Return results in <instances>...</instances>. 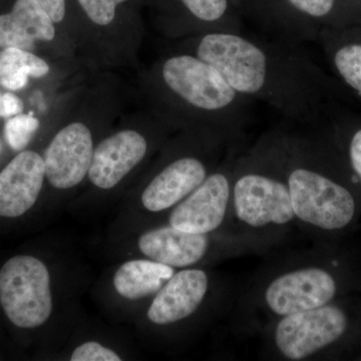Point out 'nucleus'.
<instances>
[{
    "label": "nucleus",
    "mask_w": 361,
    "mask_h": 361,
    "mask_svg": "<svg viewBox=\"0 0 361 361\" xmlns=\"http://www.w3.org/2000/svg\"><path fill=\"white\" fill-rule=\"evenodd\" d=\"M192 18L209 32H241V9L237 0H179Z\"/></svg>",
    "instance_id": "20"
},
{
    "label": "nucleus",
    "mask_w": 361,
    "mask_h": 361,
    "mask_svg": "<svg viewBox=\"0 0 361 361\" xmlns=\"http://www.w3.org/2000/svg\"><path fill=\"white\" fill-rule=\"evenodd\" d=\"M0 305L16 327L33 329L44 325L54 310L47 265L30 255L8 259L0 269Z\"/></svg>",
    "instance_id": "4"
},
{
    "label": "nucleus",
    "mask_w": 361,
    "mask_h": 361,
    "mask_svg": "<svg viewBox=\"0 0 361 361\" xmlns=\"http://www.w3.org/2000/svg\"><path fill=\"white\" fill-rule=\"evenodd\" d=\"M173 275L174 268L151 259L130 260L116 271L114 287L123 298L140 300L158 293Z\"/></svg>",
    "instance_id": "18"
},
{
    "label": "nucleus",
    "mask_w": 361,
    "mask_h": 361,
    "mask_svg": "<svg viewBox=\"0 0 361 361\" xmlns=\"http://www.w3.org/2000/svg\"><path fill=\"white\" fill-rule=\"evenodd\" d=\"M334 133L336 140L341 142L349 178L361 188V118H343L336 122Z\"/></svg>",
    "instance_id": "21"
},
{
    "label": "nucleus",
    "mask_w": 361,
    "mask_h": 361,
    "mask_svg": "<svg viewBox=\"0 0 361 361\" xmlns=\"http://www.w3.org/2000/svg\"><path fill=\"white\" fill-rule=\"evenodd\" d=\"M317 39L334 75L361 99V25L323 30Z\"/></svg>",
    "instance_id": "17"
},
{
    "label": "nucleus",
    "mask_w": 361,
    "mask_h": 361,
    "mask_svg": "<svg viewBox=\"0 0 361 361\" xmlns=\"http://www.w3.org/2000/svg\"><path fill=\"white\" fill-rule=\"evenodd\" d=\"M208 290L204 271L186 269L173 275L158 291L148 310L149 322L167 325L193 314Z\"/></svg>",
    "instance_id": "13"
},
{
    "label": "nucleus",
    "mask_w": 361,
    "mask_h": 361,
    "mask_svg": "<svg viewBox=\"0 0 361 361\" xmlns=\"http://www.w3.org/2000/svg\"><path fill=\"white\" fill-rule=\"evenodd\" d=\"M54 35V20L37 0H16L11 13L0 16V49L32 51L37 42H51Z\"/></svg>",
    "instance_id": "16"
},
{
    "label": "nucleus",
    "mask_w": 361,
    "mask_h": 361,
    "mask_svg": "<svg viewBox=\"0 0 361 361\" xmlns=\"http://www.w3.org/2000/svg\"><path fill=\"white\" fill-rule=\"evenodd\" d=\"M195 56L217 68L238 94L287 118L312 122L329 109V78L295 42L208 32L197 42Z\"/></svg>",
    "instance_id": "1"
},
{
    "label": "nucleus",
    "mask_w": 361,
    "mask_h": 361,
    "mask_svg": "<svg viewBox=\"0 0 361 361\" xmlns=\"http://www.w3.org/2000/svg\"><path fill=\"white\" fill-rule=\"evenodd\" d=\"M361 25V0H279L280 39L299 44L323 30Z\"/></svg>",
    "instance_id": "6"
},
{
    "label": "nucleus",
    "mask_w": 361,
    "mask_h": 361,
    "mask_svg": "<svg viewBox=\"0 0 361 361\" xmlns=\"http://www.w3.org/2000/svg\"><path fill=\"white\" fill-rule=\"evenodd\" d=\"M39 128V122L32 114L11 116L4 126V137L14 151H23L32 141Z\"/></svg>",
    "instance_id": "23"
},
{
    "label": "nucleus",
    "mask_w": 361,
    "mask_h": 361,
    "mask_svg": "<svg viewBox=\"0 0 361 361\" xmlns=\"http://www.w3.org/2000/svg\"><path fill=\"white\" fill-rule=\"evenodd\" d=\"M146 139L135 130H122L106 137L94 149L90 182L103 190L115 188L145 158Z\"/></svg>",
    "instance_id": "12"
},
{
    "label": "nucleus",
    "mask_w": 361,
    "mask_h": 361,
    "mask_svg": "<svg viewBox=\"0 0 361 361\" xmlns=\"http://www.w3.org/2000/svg\"><path fill=\"white\" fill-rule=\"evenodd\" d=\"M0 96H1V94H0Z\"/></svg>",
    "instance_id": "28"
},
{
    "label": "nucleus",
    "mask_w": 361,
    "mask_h": 361,
    "mask_svg": "<svg viewBox=\"0 0 361 361\" xmlns=\"http://www.w3.org/2000/svg\"><path fill=\"white\" fill-rule=\"evenodd\" d=\"M351 327L348 311L337 304L285 315L278 323L275 341L290 360H301L348 336Z\"/></svg>",
    "instance_id": "5"
},
{
    "label": "nucleus",
    "mask_w": 361,
    "mask_h": 361,
    "mask_svg": "<svg viewBox=\"0 0 361 361\" xmlns=\"http://www.w3.org/2000/svg\"><path fill=\"white\" fill-rule=\"evenodd\" d=\"M45 178L44 158L23 151L0 172V217L18 218L39 199Z\"/></svg>",
    "instance_id": "11"
},
{
    "label": "nucleus",
    "mask_w": 361,
    "mask_h": 361,
    "mask_svg": "<svg viewBox=\"0 0 361 361\" xmlns=\"http://www.w3.org/2000/svg\"><path fill=\"white\" fill-rule=\"evenodd\" d=\"M294 214L324 231H341L353 224L357 214L355 192L329 173L296 166L287 176Z\"/></svg>",
    "instance_id": "3"
},
{
    "label": "nucleus",
    "mask_w": 361,
    "mask_h": 361,
    "mask_svg": "<svg viewBox=\"0 0 361 361\" xmlns=\"http://www.w3.org/2000/svg\"><path fill=\"white\" fill-rule=\"evenodd\" d=\"M339 291L338 278L323 268H306L276 278L265 293L277 315H289L331 303Z\"/></svg>",
    "instance_id": "8"
},
{
    "label": "nucleus",
    "mask_w": 361,
    "mask_h": 361,
    "mask_svg": "<svg viewBox=\"0 0 361 361\" xmlns=\"http://www.w3.org/2000/svg\"><path fill=\"white\" fill-rule=\"evenodd\" d=\"M208 243L206 235L182 231L171 225L149 230L137 241L145 256L173 268L189 267L200 261Z\"/></svg>",
    "instance_id": "15"
},
{
    "label": "nucleus",
    "mask_w": 361,
    "mask_h": 361,
    "mask_svg": "<svg viewBox=\"0 0 361 361\" xmlns=\"http://www.w3.org/2000/svg\"><path fill=\"white\" fill-rule=\"evenodd\" d=\"M161 80L176 97L224 132L238 129L251 115V99L238 94L217 68L192 54L166 59Z\"/></svg>",
    "instance_id": "2"
},
{
    "label": "nucleus",
    "mask_w": 361,
    "mask_h": 361,
    "mask_svg": "<svg viewBox=\"0 0 361 361\" xmlns=\"http://www.w3.org/2000/svg\"><path fill=\"white\" fill-rule=\"evenodd\" d=\"M92 23L99 25H110L116 16V7L127 0H78Z\"/></svg>",
    "instance_id": "24"
},
{
    "label": "nucleus",
    "mask_w": 361,
    "mask_h": 361,
    "mask_svg": "<svg viewBox=\"0 0 361 361\" xmlns=\"http://www.w3.org/2000/svg\"><path fill=\"white\" fill-rule=\"evenodd\" d=\"M94 155L92 133L82 123L59 130L44 152L45 177L56 189L78 186L89 173Z\"/></svg>",
    "instance_id": "9"
},
{
    "label": "nucleus",
    "mask_w": 361,
    "mask_h": 361,
    "mask_svg": "<svg viewBox=\"0 0 361 361\" xmlns=\"http://www.w3.org/2000/svg\"><path fill=\"white\" fill-rule=\"evenodd\" d=\"M241 13H246L280 39L279 0H237Z\"/></svg>",
    "instance_id": "22"
},
{
    "label": "nucleus",
    "mask_w": 361,
    "mask_h": 361,
    "mask_svg": "<svg viewBox=\"0 0 361 361\" xmlns=\"http://www.w3.org/2000/svg\"><path fill=\"white\" fill-rule=\"evenodd\" d=\"M71 361H121L122 358L113 349L97 341H87L78 346L71 356Z\"/></svg>",
    "instance_id": "25"
},
{
    "label": "nucleus",
    "mask_w": 361,
    "mask_h": 361,
    "mask_svg": "<svg viewBox=\"0 0 361 361\" xmlns=\"http://www.w3.org/2000/svg\"><path fill=\"white\" fill-rule=\"evenodd\" d=\"M205 164L195 157H182L163 169L142 194V206L161 212L179 203L195 191L206 178Z\"/></svg>",
    "instance_id": "14"
},
{
    "label": "nucleus",
    "mask_w": 361,
    "mask_h": 361,
    "mask_svg": "<svg viewBox=\"0 0 361 361\" xmlns=\"http://www.w3.org/2000/svg\"><path fill=\"white\" fill-rule=\"evenodd\" d=\"M37 1L51 16L54 23H61L65 18L66 0H37Z\"/></svg>",
    "instance_id": "27"
},
{
    "label": "nucleus",
    "mask_w": 361,
    "mask_h": 361,
    "mask_svg": "<svg viewBox=\"0 0 361 361\" xmlns=\"http://www.w3.org/2000/svg\"><path fill=\"white\" fill-rule=\"evenodd\" d=\"M49 71V65L32 51L14 47L0 49V85L6 90L23 89L28 78L44 77Z\"/></svg>",
    "instance_id": "19"
},
{
    "label": "nucleus",
    "mask_w": 361,
    "mask_h": 361,
    "mask_svg": "<svg viewBox=\"0 0 361 361\" xmlns=\"http://www.w3.org/2000/svg\"><path fill=\"white\" fill-rule=\"evenodd\" d=\"M231 194L229 178L213 173L178 205L170 216V225L182 231L208 234L222 224Z\"/></svg>",
    "instance_id": "10"
},
{
    "label": "nucleus",
    "mask_w": 361,
    "mask_h": 361,
    "mask_svg": "<svg viewBox=\"0 0 361 361\" xmlns=\"http://www.w3.org/2000/svg\"><path fill=\"white\" fill-rule=\"evenodd\" d=\"M23 104L21 99L13 92H6L0 96V116L11 118L23 113Z\"/></svg>",
    "instance_id": "26"
},
{
    "label": "nucleus",
    "mask_w": 361,
    "mask_h": 361,
    "mask_svg": "<svg viewBox=\"0 0 361 361\" xmlns=\"http://www.w3.org/2000/svg\"><path fill=\"white\" fill-rule=\"evenodd\" d=\"M233 195L237 216L251 227L287 224L295 216L288 185L265 173L240 176Z\"/></svg>",
    "instance_id": "7"
}]
</instances>
